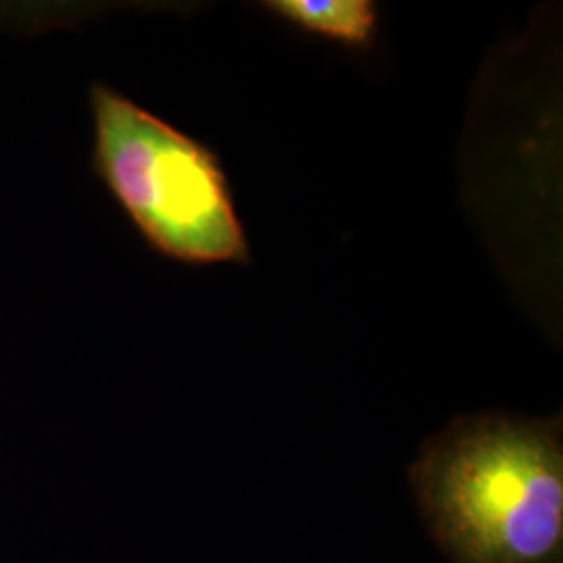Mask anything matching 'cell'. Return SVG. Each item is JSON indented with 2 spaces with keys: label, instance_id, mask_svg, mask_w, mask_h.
I'll return each instance as SVG.
<instances>
[{
  "label": "cell",
  "instance_id": "obj_3",
  "mask_svg": "<svg viewBox=\"0 0 563 563\" xmlns=\"http://www.w3.org/2000/svg\"><path fill=\"white\" fill-rule=\"evenodd\" d=\"M265 7L309 34L369 48L378 25V9L369 0H274Z\"/></svg>",
  "mask_w": 563,
  "mask_h": 563
},
{
  "label": "cell",
  "instance_id": "obj_1",
  "mask_svg": "<svg viewBox=\"0 0 563 563\" xmlns=\"http://www.w3.org/2000/svg\"><path fill=\"white\" fill-rule=\"evenodd\" d=\"M409 483L451 562L563 563L560 416H460L422 444Z\"/></svg>",
  "mask_w": 563,
  "mask_h": 563
},
{
  "label": "cell",
  "instance_id": "obj_2",
  "mask_svg": "<svg viewBox=\"0 0 563 563\" xmlns=\"http://www.w3.org/2000/svg\"><path fill=\"white\" fill-rule=\"evenodd\" d=\"M92 111L99 174L146 241L178 262H249L225 174L207 146L102 84Z\"/></svg>",
  "mask_w": 563,
  "mask_h": 563
}]
</instances>
